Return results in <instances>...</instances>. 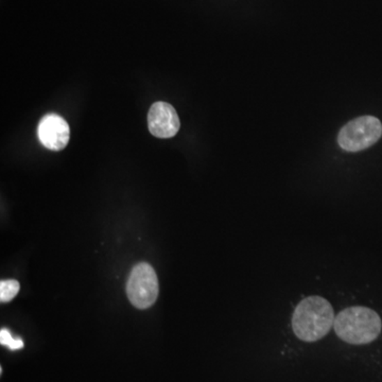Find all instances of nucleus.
Returning a JSON list of instances; mask_svg holds the SVG:
<instances>
[{"label":"nucleus","mask_w":382,"mask_h":382,"mask_svg":"<svg viewBox=\"0 0 382 382\" xmlns=\"http://www.w3.org/2000/svg\"><path fill=\"white\" fill-rule=\"evenodd\" d=\"M335 323L334 308L321 296H309L300 302L292 316V330L300 340L316 342L324 338Z\"/></svg>","instance_id":"obj_1"},{"label":"nucleus","mask_w":382,"mask_h":382,"mask_svg":"<svg viewBox=\"0 0 382 382\" xmlns=\"http://www.w3.org/2000/svg\"><path fill=\"white\" fill-rule=\"evenodd\" d=\"M38 138L45 148L61 151L68 144L71 128L64 118L57 114H48L38 124Z\"/></svg>","instance_id":"obj_6"},{"label":"nucleus","mask_w":382,"mask_h":382,"mask_svg":"<svg viewBox=\"0 0 382 382\" xmlns=\"http://www.w3.org/2000/svg\"><path fill=\"white\" fill-rule=\"evenodd\" d=\"M13 337L10 334L9 330H1L0 332V343L1 345H5V346H9L11 344L12 341H13Z\"/></svg>","instance_id":"obj_8"},{"label":"nucleus","mask_w":382,"mask_h":382,"mask_svg":"<svg viewBox=\"0 0 382 382\" xmlns=\"http://www.w3.org/2000/svg\"><path fill=\"white\" fill-rule=\"evenodd\" d=\"M334 327L337 336L344 342L365 345L378 338L382 323L379 314L371 308L353 306L337 314Z\"/></svg>","instance_id":"obj_2"},{"label":"nucleus","mask_w":382,"mask_h":382,"mask_svg":"<svg viewBox=\"0 0 382 382\" xmlns=\"http://www.w3.org/2000/svg\"><path fill=\"white\" fill-rule=\"evenodd\" d=\"M20 291V284L15 279L3 281L0 283V301L8 303L12 301Z\"/></svg>","instance_id":"obj_7"},{"label":"nucleus","mask_w":382,"mask_h":382,"mask_svg":"<svg viewBox=\"0 0 382 382\" xmlns=\"http://www.w3.org/2000/svg\"><path fill=\"white\" fill-rule=\"evenodd\" d=\"M382 136V124L374 116H362L345 124L338 135V144L346 152H360L375 145Z\"/></svg>","instance_id":"obj_3"},{"label":"nucleus","mask_w":382,"mask_h":382,"mask_svg":"<svg viewBox=\"0 0 382 382\" xmlns=\"http://www.w3.org/2000/svg\"><path fill=\"white\" fill-rule=\"evenodd\" d=\"M8 347H9L10 349H12V351H17V349H20L24 347V342H22V339L14 338L13 341L11 342V344H10Z\"/></svg>","instance_id":"obj_9"},{"label":"nucleus","mask_w":382,"mask_h":382,"mask_svg":"<svg viewBox=\"0 0 382 382\" xmlns=\"http://www.w3.org/2000/svg\"><path fill=\"white\" fill-rule=\"evenodd\" d=\"M126 294L133 306L147 309L156 302L159 279L149 263H140L133 267L126 284Z\"/></svg>","instance_id":"obj_4"},{"label":"nucleus","mask_w":382,"mask_h":382,"mask_svg":"<svg viewBox=\"0 0 382 382\" xmlns=\"http://www.w3.org/2000/svg\"><path fill=\"white\" fill-rule=\"evenodd\" d=\"M148 128L157 138H171L181 128L179 115L171 104L157 101L151 105L148 113Z\"/></svg>","instance_id":"obj_5"}]
</instances>
